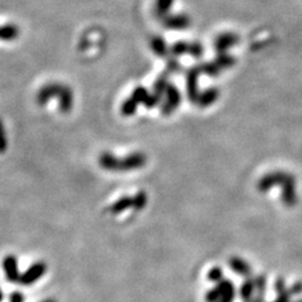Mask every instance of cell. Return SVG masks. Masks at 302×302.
I'll return each instance as SVG.
<instances>
[{
    "label": "cell",
    "instance_id": "obj_1",
    "mask_svg": "<svg viewBox=\"0 0 302 302\" xmlns=\"http://www.w3.org/2000/svg\"><path fill=\"white\" fill-rule=\"evenodd\" d=\"M58 97L59 108L63 113H68L73 108V92L69 87L62 83H47L38 91L37 93V103L40 106H44L50 98Z\"/></svg>",
    "mask_w": 302,
    "mask_h": 302
},
{
    "label": "cell",
    "instance_id": "obj_2",
    "mask_svg": "<svg viewBox=\"0 0 302 302\" xmlns=\"http://www.w3.org/2000/svg\"><path fill=\"white\" fill-rule=\"evenodd\" d=\"M145 156L142 154H132L126 158L118 159L111 153H102L98 156V164L108 171H126L144 165Z\"/></svg>",
    "mask_w": 302,
    "mask_h": 302
},
{
    "label": "cell",
    "instance_id": "obj_3",
    "mask_svg": "<svg viewBox=\"0 0 302 302\" xmlns=\"http://www.w3.org/2000/svg\"><path fill=\"white\" fill-rule=\"evenodd\" d=\"M45 272V265L44 263L39 262L33 265L32 267L26 271L25 274L21 276V282L23 284H32L35 280H38L39 277H42Z\"/></svg>",
    "mask_w": 302,
    "mask_h": 302
},
{
    "label": "cell",
    "instance_id": "obj_4",
    "mask_svg": "<svg viewBox=\"0 0 302 302\" xmlns=\"http://www.w3.org/2000/svg\"><path fill=\"white\" fill-rule=\"evenodd\" d=\"M131 207H134V199L129 197H124L120 198L117 202L113 203V204L111 205L110 210L112 214H120Z\"/></svg>",
    "mask_w": 302,
    "mask_h": 302
},
{
    "label": "cell",
    "instance_id": "obj_5",
    "mask_svg": "<svg viewBox=\"0 0 302 302\" xmlns=\"http://www.w3.org/2000/svg\"><path fill=\"white\" fill-rule=\"evenodd\" d=\"M4 270L6 272V276L10 280L18 279V268H16V258L14 256H8L4 260Z\"/></svg>",
    "mask_w": 302,
    "mask_h": 302
},
{
    "label": "cell",
    "instance_id": "obj_6",
    "mask_svg": "<svg viewBox=\"0 0 302 302\" xmlns=\"http://www.w3.org/2000/svg\"><path fill=\"white\" fill-rule=\"evenodd\" d=\"M137 102L134 98H127L124 103H122V107H121V112L125 116H131L134 115L135 111H136Z\"/></svg>",
    "mask_w": 302,
    "mask_h": 302
},
{
    "label": "cell",
    "instance_id": "obj_7",
    "mask_svg": "<svg viewBox=\"0 0 302 302\" xmlns=\"http://www.w3.org/2000/svg\"><path fill=\"white\" fill-rule=\"evenodd\" d=\"M8 149V137H6L5 126L3 120L0 118V154H4Z\"/></svg>",
    "mask_w": 302,
    "mask_h": 302
},
{
    "label": "cell",
    "instance_id": "obj_8",
    "mask_svg": "<svg viewBox=\"0 0 302 302\" xmlns=\"http://www.w3.org/2000/svg\"><path fill=\"white\" fill-rule=\"evenodd\" d=\"M16 35V30L14 28H3L0 29V37L4 38V39H13Z\"/></svg>",
    "mask_w": 302,
    "mask_h": 302
},
{
    "label": "cell",
    "instance_id": "obj_9",
    "mask_svg": "<svg viewBox=\"0 0 302 302\" xmlns=\"http://www.w3.org/2000/svg\"><path fill=\"white\" fill-rule=\"evenodd\" d=\"M137 103L139 102H144L145 98H146V92H145L144 88H136L132 93V97Z\"/></svg>",
    "mask_w": 302,
    "mask_h": 302
},
{
    "label": "cell",
    "instance_id": "obj_10",
    "mask_svg": "<svg viewBox=\"0 0 302 302\" xmlns=\"http://www.w3.org/2000/svg\"><path fill=\"white\" fill-rule=\"evenodd\" d=\"M145 204V195L142 193H139L134 198V208H142Z\"/></svg>",
    "mask_w": 302,
    "mask_h": 302
}]
</instances>
